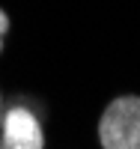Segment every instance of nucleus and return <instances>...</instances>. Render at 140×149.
Returning a JSON list of instances; mask_svg holds the SVG:
<instances>
[{
	"instance_id": "obj_1",
	"label": "nucleus",
	"mask_w": 140,
	"mask_h": 149,
	"mask_svg": "<svg viewBox=\"0 0 140 149\" xmlns=\"http://www.w3.org/2000/svg\"><path fill=\"white\" fill-rule=\"evenodd\" d=\"M101 149H140V95H119L98 119Z\"/></svg>"
},
{
	"instance_id": "obj_2",
	"label": "nucleus",
	"mask_w": 140,
	"mask_h": 149,
	"mask_svg": "<svg viewBox=\"0 0 140 149\" xmlns=\"http://www.w3.org/2000/svg\"><path fill=\"white\" fill-rule=\"evenodd\" d=\"M0 149H45V131L39 116L24 104H12L3 116Z\"/></svg>"
},
{
	"instance_id": "obj_3",
	"label": "nucleus",
	"mask_w": 140,
	"mask_h": 149,
	"mask_svg": "<svg viewBox=\"0 0 140 149\" xmlns=\"http://www.w3.org/2000/svg\"><path fill=\"white\" fill-rule=\"evenodd\" d=\"M6 30H9V15L0 9V51H3V36H6Z\"/></svg>"
}]
</instances>
